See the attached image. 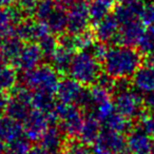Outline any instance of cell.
<instances>
[{
    "label": "cell",
    "mask_w": 154,
    "mask_h": 154,
    "mask_svg": "<svg viewBox=\"0 0 154 154\" xmlns=\"http://www.w3.org/2000/svg\"><path fill=\"white\" fill-rule=\"evenodd\" d=\"M24 43L15 34L10 36L0 37V54L5 60L13 63L21 52Z\"/></svg>",
    "instance_id": "obj_21"
},
{
    "label": "cell",
    "mask_w": 154,
    "mask_h": 154,
    "mask_svg": "<svg viewBox=\"0 0 154 154\" xmlns=\"http://www.w3.org/2000/svg\"><path fill=\"white\" fill-rule=\"evenodd\" d=\"M53 115L55 120L59 122V128L66 136L70 138L79 137L85 117L78 106L60 103L56 105Z\"/></svg>",
    "instance_id": "obj_5"
},
{
    "label": "cell",
    "mask_w": 154,
    "mask_h": 154,
    "mask_svg": "<svg viewBox=\"0 0 154 154\" xmlns=\"http://www.w3.org/2000/svg\"><path fill=\"white\" fill-rule=\"evenodd\" d=\"M32 98L33 93L29 88L24 86L14 88L12 90V95L8 99L5 108L7 115L23 122L32 111Z\"/></svg>",
    "instance_id": "obj_7"
},
{
    "label": "cell",
    "mask_w": 154,
    "mask_h": 154,
    "mask_svg": "<svg viewBox=\"0 0 154 154\" xmlns=\"http://www.w3.org/2000/svg\"><path fill=\"white\" fill-rule=\"evenodd\" d=\"M57 7L58 5L55 0H40L35 8L33 14L37 21L45 22L57 9Z\"/></svg>",
    "instance_id": "obj_28"
},
{
    "label": "cell",
    "mask_w": 154,
    "mask_h": 154,
    "mask_svg": "<svg viewBox=\"0 0 154 154\" xmlns=\"http://www.w3.org/2000/svg\"><path fill=\"white\" fill-rule=\"evenodd\" d=\"M91 21L89 5L85 0H76L68 12V33L73 35L86 32Z\"/></svg>",
    "instance_id": "obj_10"
},
{
    "label": "cell",
    "mask_w": 154,
    "mask_h": 154,
    "mask_svg": "<svg viewBox=\"0 0 154 154\" xmlns=\"http://www.w3.org/2000/svg\"><path fill=\"white\" fill-rule=\"evenodd\" d=\"M45 23L53 34H63L68 26V13L64 11V8L58 5Z\"/></svg>",
    "instance_id": "obj_23"
},
{
    "label": "cell",
    "mask_w": 154,
    "mask_h": 154,
    "mask_svg": "<svg viewBox=\"0 0 154 154\" xmlns=\"http://www.w3.org/2000/svg\"><path fill=\"white\" fill-rule=\"evenodd\" d=\"M120 24L115 16L108 15L107 17L95 23L94 36L99 42H110L112 40H116Z\"/></svg>",
    "instance_id": "obj_15"
},
{
    "label": "cell",
    "mask_w": 154,
    "mask_h": 154,
    "mask_svg": "<svg viewBox=\"0 0 154 154\" xmlns=\"http://www.w3.org/2000/svg\"><path fill=\"white\" fill-rule=\"evenodd\" d=\"M100 132V120L94 114L88 113V115L85 117L79 134L80 141H82L86 145H93L98 138Z\"/></svg>",
    "instance_id": "obj_20"
},
{
    "label": "cell",
    "mask_w": 154,
    "mask_h": 154,
    "mask_svg": "<svg viewBox=\"0 0 154 154\" xmlns=\"http://www.w3.org/2000/svg\"><path fill=\"white\" fill-rule=\"evenodd\" d=\"M69 74L84 86L96 84L101 75L99 58L91 50L78 51L72 59Z\"/></svg>",
    "instance_id": "obj_2"
},
{
    "label": "cell",
    "mask_w": 154,
    "mask_h": 154,
    "mask_svg": "<svg viewBox=\"0 0 154 154\" xmlns=\"http://www.w3.org/2000/svg\"><path fill=\"white\" fill-rule=\"evenodd\" d=\"M133 89L139 94L148 95L154 92V66H141L132 77Z\"/></svg>",
    "instance_id": "obj_16"
},
{
    "label": "cell",
    "mask_w": 154,
    "mask_h": 154,
    "mask_svg": "<svg viewBox=\"0 0 154 154\" xmlns=\"http://www.w3.org/2000/svg\"><path fill=\"white\" fill-rule=\"evenodd\" d=\"M53 95L54 94H50V93L34 92L32 98V107L47 113H53L56 107Z\"/></svg>",
    "instance_id": "obj_26"
},
{
    "label": "cell",
    "mask_w": 154,
    "mask_h": 154,
    "mask_svg": "<svg viewBox=\"0 0 154 154\" xmlns=\"http://www.w3.org/2000/svg\"><path fill=\"white\" fill-rule=\"evenodd\" d=\"M5 147L3 146V143L0 141V154H5Z\"/></svg>",
    "instance_id": "obj_42"
},
{
    "label": "cell",
    "mask_w": 154,
    "mask_h": 154,
    "mask_svg": "<svg viewBox=\"0 0 154 154\" xmlns=\"http://www.w3.org/2000/svg\"><path fill=\"white\" fill-rule=\"evenodd\" d=\"M64 133L59 127L50 126L40 138V145L50 154H60L64 145Z\"/></svg>",
    "instance_id": "obj_19"
},
{
    "label": "cell",
    "mask_w": 154,
    "mask_h": 154,
    "mask_svg": "<svg viewBox=\"0 0 154 154\" xmlns=\"http://www.w3.org/2000/svg\"><path fill=\"white\" fill-rule=\"evenodd\" d=\"M114 106L116 112L129 119L140 117L143 115L145 100L134 89L129 87L128 79H117L115 84Z\"/></svg>",
    "instance_id": "obj_3"
},
{
    "label": "cell",
    "mask_w": 154,
    "mask_h": 154,
    "mask_svg": "<svg viewBox=\"0 0 154 154\" xmlns=\"http://www.w3.org/2000/svg\"><path fill=\"white\" fill-rule=\"evenodd\" d=\"M141 20L148 29L154 30V1H151L145 7Z\"/></svg>",
    "instance_id": "obj_35"
},
{
    "label": "cell",
    "mask_w": 154,
    "mask_h": 154,
    "mask_svg": "<svg viewBox=\"0 0 154 154\" xmlns=\"http://www.w3.org/2000/svg\"><path fill=\"white\" fill-rule=\"evenodd\" d=\"M101 60L105 73L116 80L132 78L141 66L140 52L129 45H117L109 48Z\"/></svg>",
    "instance_id": "obj_1"
},
{
    "label": "cell",
    "mask_w": 154,
    "mask_h": 154,
    "mask_svg": "<svg viewBox=\"0 0 154 154\" xmlns=\"http://www.w3.org/2000/svg\"><path fill=\"white\" fill-rule=\"evenodd\" d=\"M111 1L114 3V5H117L118 2H120V1H122V0H111Z\"/></svg>",
    "instance_id": "obj_43"
},
{
    "label": "cell",
    "mask_w": 154,
    "mask_h": 154,
    "mask_svg": "<svg viewBox=\"0 0 154 154\" xmlns=\"http://www.w3.org/2000/svg\"><path fill=\"white\" fill-rule=\"evenodd\" d=\"M137 47L139 49V52L145 54L146 56L154 54V30L152 29L146 30Z\"/></svg>",
    "instance_id": "obj_30"
},
{
    "label": "cell",
    "mask_w": 154,
    "mask_h": 154,
    "mask_svg": "<svg viewBox=\"0 0 154 154\" xmlns=\"http://www.w3.org/2000/svg\"><path fill=\"white\" fill-rule=\"evenodd\" d=\"M24 14L20 7L0 8V37L15 34L16 26L24 19Z\"/></svg>",
    "instance_id": "obj_14"
},
{
    "label": "cell",
    "mask_w": 154,
    "mask_h": 154,
    "mask_svg": "<svg viewBox=\"0 0 154 154\" xmlns=\"http://www.w3.org/2000/svg\"><path fill=\"white\" fill-rule=\"evenodd\" d=\"M114 3L111 0H92L89 5L91 21L94 23L100 21L108 15H110V11L113 9Z\"/></svg>",
    "instance_id": "obj_24"
},
{
    "label": "cell",
    "mask_w": 154,
    "mask_h": 154,
    "mask_svg": "<svg viewBox=\"0 0 154 154\" xmlns=\"http://www.w3.org/2000/svg\"><path fill=\"white\" fill-rule=\"evenodd\" d=\"M60 154H92V151L82 141H70L64 145Z\"/></svg>",
    "instance_id": "obj_33"
},
{
    "label": "cell",
    "mask_w": 154,
    "mask_h": 154,
    "mask_svg": "<svg viewBox=\"0 0 154 154\" xmlns=\"http://www.w3.org/2000/svg\"><path fill=\"white\" fill-rule=\"evenodd\" d=\"M17 73L14 66H3L0 70V92L12 91L17 84Z\"/></svg>",
    "instance_id": "obj_27"
},
{
    "label": "cell",
    "mask_w": 154,
    "mask_h": 154,
    "mask_svg": "<svg viewBox=\"0 0 154 154\" xmlns=\"http://www.w3.org/2000/svg\"><path fill=\"white\" fill-rule=\"evenodd\" d=\"M55 1L57 2L58 5H60V7L66 9V8H70L76 0H55Z\"/></svg>",
    "instance_id": "obj_39"
},
{
    "label": "cell",
    "mask_w": 154,
    "mask_h": 154,
    "mask_svg": "<svg viewBox=\"0 0 154 154\" xmlns=\"http://www.w3.org/2000/svg\"><path fill=\"white\" fill-rule=\"evenodd\" d=\"M43 57L45 55L38 43L29 42L28 45H23L21 52L13 62V64L15 68L21 70L22 72H28L40 66Z\"/></svg>",
    "instance_id": "obj_11"
},
{
    "label": "cell",
    "mask_w": 154,
    "mask_h": 154,
    "mask_svg": "<svg viewBox=\"0 0 154 154\" xmlns=\"http://www.w3.org/2000/svg\"><path fill=\"white\" fill-rule=\"evenodd\" d=\"M56 95L58 100L62 103L80 106L85 109L88 105V91L84 89V85L72 77L60 79Z\"/></svg>",
    "instance_id": "obj_8"
},
{
    "label": "cell",
    "mask_w": 154,
    "mask_h": 154,
    "mask_svg": "<svg viewBox=\"0 0 154 154\" xmlns=\"http://www.w3.org/2000/svg\"><path fill=\"white\" fill-rule=\"evenodd\" d=\"M30 141L26 136L20 137L8 143L5 149V154H28L31 149Z\"/></svg>",
    "instance_id": "obj_29"
},
{
    "label": "cell",
    "mask_w": 154,
    "mask_h": 154,
    "mask_svg": "<svg viewBox=\"0 0 154 154\" xmlns=\"http://www.w3.org/2000/svg\"><path fill=\"white\" fill-rule=\"evenodd\" d=\"M139 128L143 130L152 139H154V113L143 114L139 120Z\"/></svg>",
    "instance_id": "obj_34"
},
{
    "label": "cell",
    "mask_w": 154,
    "mask_h": 154,
    "mask_svg": "<svg viewBox=\"0 0 154 154\" xmlns=\"http://www.w3.org/2000/svg\"><path fill=\"white\" fill-rule=\"evenodd\" d=\"M92 146L93 154H130L124 133L109 129L101 130L98 138Z\"/></svg>",
    "instance_id": "obj_6"
},
{
    "label": "cell",
    "mask_w": 154,
    "mask_h": 154,
    "mask_svg": "<svg viewBox=\"0 0 154 154\" xmlns=\"http://www.w3.org/2000/svg\"><path fill=\"white\" fill-rule=\"evenodd\" d=\"M60 78L58 72L49 64H40L28 72H23V86L33 92L56 93Z\"/></svg>",
    "instance_id": "obj_4"
},
{
    "label": "cell",
    "mask_w": 154,
    "mask_h": 154,
    "mask_svg": "<svg viewBox=\"0 0 154 154\" xmlns=\"http://www.w3.org/2000/svg\"><path fill=\"white\" fill-rule=\"evenodd\" d=\"M36 43L40 47L43 55L48 58H51V56L54 54L56 49L58 48V41L53 36V33H49L45 36H43L40 40H38Z\"/></svg>",
    "instance_id": "obj_31"
},
{
    "label": "cell",
    "mask_w": 154,
    "mask_h": 154,
    "mask_svg": "<svg viewBox=\"0 0 154 154\" xmlns=\"http://www.w3.org/2000/svg\"><path fill=\"white\" fill-rule=\"evenodd\" d=\"M5 59L3 58V56L0 54V70H1V69L5 66Z\"/></svg>",
    "instance_id": "obj_41"
},
{
    "label": "cell",
    "mask_w": 154,
    "mask_h": 154,
    "mask_svg": "<svg viewBox=\"0 0 154 154\" xmlns=\"http://www.w3.org/2000/svg\"><path fill=\"white\" fill-rule=\"evenodd\" d=\"M153 139L140 128L129 132L127 143L130 154H151Z\"/></svg>",
    "instance_id": "obj_17"
},
{
    "label": "cell",
    "mask_w": 154,
    "mask_h": 154,
    "mask_svg": "<svg viewBox=\"0 0 154 154\" xmlns=\"http://www.w3.org/2000/svg\"><path fill=\"white\" fill-rule=\"evenodd\" d=\"M75 55V52L73 50L69 49L63 45H58V48L54 54L51 56L52 66L57 71L58 73H66L69 72L71 62Z\"/></svg>",
    "instance_id": "obj_22"
},
{
    "label": "cell",
    "mask_w": 154,
    "mask_h": 154,
    "mask_svg": "<svg viewBox=\"0 0 154 154\" xmlns=\"http://www.w3.org/2000/svg\"><path fill=\"white\" fill-rule=\"evenodd\" d=\"M151 1H154V0H151Z\"/></svg>",
    "instance_id": "obj_45"
},
{
    "label": "cell",
    "mask_w": 154,
    "mask_h": 154,
    "mask_svg": "<svg viewBox=\"0 0 154 154\" xmlns=\"http://www.w3.org/2000/svg\"><path fill=\"white\" fill-rule=\"evenodd\" d=\"M18 0H0V8H7L11 7L14 3L17 2Z\"/></svg>",
    "instance_id": "obj_40"
},
{
    "label": "cell",
    "mask_w": 154,
    "mask_h": 154,
    "mask_svg": "<svg viewBox=\"0 0 154 154\" xmlns=\"http://www.w3.org/2000/svg\"><path fill=\"white\" fill-rule=\"evenodd\" d=\"M94 38V35L92 33L88 32V31L80 33V34L74 35L76 50L77 51H84V50L92 49V47L95 45Z\"/></svg>",
    "instance_id": "obj_32"
},
{
    "label": "cell",
    "mask_w": 154,
    "mask_h": 154,
    "mask_svg": "<svg viewBox=\"0 0 154 154\" xmlns=\"http://www.w3.org/2000/svg\"><path fill=\"white\" fill-rule=\"evenodd\" d=\"M103 124L105 125V129H109V130L116 131V132L120 133L130 132V119L125 117L124 115H122V114H119L116 111L113 114H111Z\"/></svg>",
    "instance_id": "obj_25"
},
{
    "label": "cell",
    "mask_w": 154,
    "mask_h": 154,
    "mask_svg": "<svg viewBox=\"0 0 154 154\" xmlns=\"http://www.w3.org/2000/svg\"><path fill=\"white\" fill-rule=\"evenodd\" d=\"M146 5L143 0H122L114 8L113 15L118 20L119 24L126 22L141 20Z\"/></svg>",
    "instance_id": "obj_12"
},
{
    "label": "cell",
    "mask_w": 154,
    "mask_h": 154,
    "mask_svg": "<svg viewBox=\"0 0 154 154\" xmlns=\"http://www.w3.org/2000/svg\"><path fill=\"white\" fill-rule=\"evenodd\" d=\"M24 135L21 122L9 115L0 116V141L10 143Z\"/></svg>",
    "instance_id": "obj_18"
},
{
    "label": "cell",
    "mask_w": 154,
    "mask_h": 154,
    "mask_svg": "<svg viewBox=\"0 0 154 154\" xmlns=\"http://www.w3.org/2000/svg\"><path fill=\"white\" fill-rule=\"evenodd\" d=\"M40 0H18L19 7L24 13H33Z\"/></svg>",
    "instance_id": "obj_36"
},
{
    "label": "cell",
    "mask_w": 154,
    "mask_h": 154,
    "mask_svg": "<svg viewBox=\"0 0 154 154\" xmlns=\"http://www.w3.org/2000/svg\"><path fill=\"white\" fill-rule=\"evenodd\" d=\"M151 154H154V143H153V146H152V150H151Z\"/></svg>",
    "instance_id": "obj_44"
},
{
    "label": "cell",
    "mask_w": 154,
    "mask_h": 154,
    "mask_svg": "<svg viewBox=\"0 0 154 154\" xmlns=\"http://www.w3.org/2000/svg\"><path fill=\"white\" fill-rule=\"evenodd\" d=\"M28 154H50V153L45 150V148H43L41 145H36V146L31 147Z\"/></svg>",
    "instance_id": "obj_38"
},
{
    "label": "cell",
    "mask_w": 154,
    "mask_h": 154,
    "mask_svg": "<svg viewBox=\"0 0 154 154\" xmlns=\"http://www.w3.org/2000/svg\"><path fill=\"white\" fill-rule=\"evenodd\" d=\"M53 120H55L53 113L33 109L23 122L24 136L31 141L40 140L41 136Z\"/></svg>",
    "instance_id": "obj_9"
},
{
    "label": "cell",
    "mask_w": 154,
    "mask_h": 154,
    "mask_svg": "<svg viewBox=\"0 0 154 154\" xmlns=\"http://www.w3.org/2000/svg\"><path fill=\"white\" fill-rule=\"evenodd\" d=\"M145 105H146V107L149 109L150 112H153L154 113V92L146 95Z\"/></svg>",
    "instance_id": "obj_37"
},
{
    "label": "cell",
    "mask_w": 154,
    "mask_h": 154,
    "mask_svg": "<svg viewBox=\"0 0 154 154\" xmlns=\"http://www.w3.org/2000/svg\"><path fill=\"white\" fill-rule=\"evenodd\" d=\"M145 32V23L143 22V20L126 22V23L120 24L116 41L118 42V45L134 47L138 45Z\"/></svg>",
    "instance_id": "obj_13"
}]
</instances>
